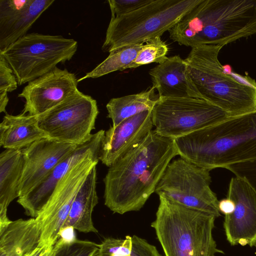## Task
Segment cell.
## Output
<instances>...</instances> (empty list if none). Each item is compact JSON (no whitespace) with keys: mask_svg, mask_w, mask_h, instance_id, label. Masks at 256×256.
Wrapping results in <instances>:
<instances>
[{"mask_svg":"<svg viewBox=\"0 0 256 256\" xmlns=\"http://www.w3.org/2000/svg\"><path fill=\"white\" fill-rule=\"evenodd\" d=\"M150 88L136 94L112 98L106 105L108 118L114 127L124 120L146 110H152L159 96Z\"/></svg>","mask_w":256,"mask_h":256,"instance_id":"cell-23","label":"cell"},{"mask_svg":"<svg viewBox=\"0 0 256 256\" xmlns=\"http://www.w3.org/2000/svg\"><path fill=\"white\" fill-rule=\"evenodd\" d=\"M218 206L220 212L226 216L234 212L235 204L232 200L226 198L218 202Z\"/></svg>","mask_w":256,"mask_h":256,"instance_id":"cell-32","label":"cell"},{"mask_svg":"<svg viewBox=\"0 0 256 256\" xmlns=\"http://www.w3.org/2000/svg\"><path fill=\"white\" fill-rule=\"evenodd\" d=\"M174 140L180 158L210 170L256 161V110Z\"/></svg>","mask_w":256,"mask_h":256,"instance_id":"cell-2","label":"cell"},{"mask_svg":"<svg viewBox=\"0 0 256 256\" xmlns=\"http://www.w3.org/2000/svg\"><path fill=\"white\" fill-rule=\"evenodd\" d=\"M105 130L92 134L84 142L77 146L66 158L58 163L48 176L33 190L18 198L26 214L36 218L46 204L59 181L70 170L87 156L100 153Z\"/></svg>","mask_w":256,"mask_h":256,"instance_id":"cell-15","label":"cell"},{"mask_svg":"<svg viewBox=\"0 0 256 256\" xmlns=\"http://www.w3.org/2000/svg\"><path fill=\"white\" fill-rule=\"evenodd\" d=\"M177 155L174 140L152 130L109 167L104 178L105 206L120 214L140 210Z\"/></svg>","mask_w":256,"mask_h":256,"instance_id":"cell-1","label":"cell"},{"mask_svg":"<svg viewBox=\"0 0 256 256\" xmlns=\"http://www.w3.org/2000/svg\"><path fill=\"white\" fill-rule=\"evenodd\" d=\"M144 44L129 45L115 49L92 71L78 79V82L89 78H97L117 70L127 69L136 58Z\"/></svg>","mask_w":256,"mask_h":256,"instance_id":"cell-24","label":"cell"},{"mask_svg":"<svg viewBox=\"0 0 256 256\" xmlns=\"http://www.w3.org/2000/svg\"><path fill=\"white\" fill-rule=\"evenodd\" d=\"M226 198L234 201V212L224 216V227L232 246L256 247V190L244 177L230 182Z\"/></svg>","mask_w":256,"mask_h":256,"instance_id":"cell-12","label":"cell"},{"mask_svg":"<svg viewBox=\"0 0 256 256\" xmlns=\"http://www.w3.org/2000/svg\"><path fill=\"white\" fill-rule=\"evenodd\" d=\"M18 85L12 70L4 58L0 54V92H12Z\"/></svg>","mask_w":256,"mask_h":256,"instance_id":"cell-29","label":"cell"},{"mask_svg":"<svg viewBox=\"0 0 256 256\" xmlns=\"http://www.w3.org/2000/svg\"><path fill=\"white\" fill-rule=\"evenodd\" d=\"M201 0H152L130 13L111 18L102 50L144 44L169 31Z\"/></svg>","mask_w":256,"mask_h":256,"instance_id":"cell-6","label":"cell"},{"mask_svg":"<svg viewBox=\"0 0 256 256\" xmlns=\"http://www.w3.org/2000/svg\"><path fill=\"white\" fill-rule=\"evenodd\" d=\"M77 146L44 138L22 149L24 166L18 187V198L36 188Z\"/></svg>","mask_w":256,"mask_h":256,"instance_id":"cell-14","label":"cell"},{"mask_svg":"<svg viewBox=\"0 0 256 256\" xmlns=\"http://www.w3.org/2000/svg\"><path fill=\"white\" fill-rule=\"evenodd\" d=\"M159 196L156 219L152 222L166 256H215L224 252L212 236L216 218Z\"/></svg>","mask_w":256,"mask_h":256,"instance_id":"cell-5","label":"cell"},{"mask_svg":"<svg viewBox=\"0 0 256 256\" xmlns=\"http://www.w3.org/2000/svg\"><path fill=\"white\" fill-rule=\"evenodd\" d=\"M54 246H38L33 256H54Z\"/></svg>","mask_w":256,"mask_h":256,"instance_id":"cell-33","label":"cell"},{"mask_svg":"<svg viewBox=\"0 0 256 256\" xmlns=\"http://www.w3.org/2000/svg\"><path fill=\"white\" fill-rule=\"evenodd\" d=\"M152 87L158 92L159 98L200 96L187 72L184 59L176 55L168 57L148 72Z\"/></svg>","mask_w":256,"mask_h":256,"instance_id":"cell-18","label":"cell"},{"mask_svg":"<svg viewBox=\"0 0 256 256\" xmlns=\"http://www.w3.org/2000/svg\"><path fill=\"white\" fill-rule=\"evenodd\" d=\"M154 127L152 110L130 117L105 131L99 160L110 167L144 139Z\"/></svg>","mask_w":256,"mask_h":256,"instance_id":"cell-16","label":"cell"},{"mask_svg":"<svg viewBox=\"0 0 256 256\" xmlns=\"http://www.w3.org/2000/svg\"><path fill=\"white\" fill-rule=\"evenodd\" d=\"M152 114L156 132L173 140L217 124L229 117L217 106L193 97L159 98Z\"/></svg>","mask_w":256,"mask_h":256,"instance_id":"cell-8","label":"cell"},{"mask_svg":"<svg viewBox=\"0 0 256 256\" xmlns=\"http://www.w3.org/2000/svg\"><path fill=\"white\" fill-rule=\"evenodd\" d=\"M40 235L35 218L10 220L0 227V256L12 252L33 253L39 246Z\"/></svg>","mask_w":256,"mask_h":256,"instance_id":"cell-20","label":"cell"},{"mask_svg":"<svg viewBox=\"0 0 256 256\" xmlns=\"http://www.w3.org/2000/svg\"><path fill=\"white\" fill-rule=\"evenodd\" d=\"M54 256H98V244L76 238L60 237L54 245Z\"/></svg>","mask_w":256,"mask_h":256,"instance_id":"cell-26","label":"cell"},{"mask_svg":"<svg viewBox=\"0 0 256 256\" xmlns=\"http://www.w3.org/2000/svg\"><path fill=\"white\" fill-rule=\"evenodd\" d=\"M227 170L235 176L245 178L256 190V161L236 164Z\"/></svg>","mask_w":256,"mask_h":256,"instance_id":"cell-30","label":"cell"},{"mask_svg":"<svg viewBox=\"0 0 256 256\" xmlns=\"http://www.w3.org/2000/svg\"><path fill=\"white\" fill-rule=\"evenodd\" d=\"M98 200L95 166L76 195L62 228L72 227L82 232H98L92 222V214Z\"/></svg>","mask_w":256,"mask_h":256,"instance_id":"cell-22","label":"cell"},{"mask_svg":"<svg viewBox=\"0 0 256 256\" xmlns=\"http://www.w3.org/2000/svg\"><path fill=\"white\" fill-rule=\"evenodd\" d=\"M210 171L180 157L168 164L154 192L218 218L219 201L210 187Z\"/></svg>","mask_w":256,"mask_h":256,"instance_id":"cell-9","label":"cell"},{"mask_svg":"<svg viewBox=\"0 0 256 256\" xmlns=\"http://www.w3.org/2000/svg\"><path fill=\"white\" fill-rule=\"evenodd\" d=\"M100 153L83 159L72 167L59 181L36 220L40 229L38 246H52L69 214L73 201L86 176L98 160Z\"/></svg>","mask_w":256,"mask_h":256,"instance_id":"cell-11","label":"cell"},{"mask_svg":"<svg viewBox=\"0 0 256 256\" xmlns=\"http://www.w3.org/2000/svg\"><path fill=\"white\" fill-rule=\"evenodd\" d=\"M168 32L180 45L224 46L256 34V0H201Z\"/></svg>","mask_w":256,"mask_h":256,"instance_id":"cell-3","label":"cell"},{"mask_svg":"<svg viewBox=\"0 0 256 256\" xmlns=\"http://www.w3.org/2000/svg\"><path fill=\"white\" fill-rule=\"evenodd\" d=\"M78 80L67 69L56 67L29 82L18 94L25 100L21 114L37 116L46 112L78 90Z\"/></svg>","mask_w":256,"mask_h":256,"instance_id":"cell-13","label":"cell"},{"mask_svg":"<svg viewBox=\"0 0 256 256\" xmlns=\"http://www.w3.org/2000/svg\"><path fill=\"white\" fill-rule=\"evenodd\" d=\"M132 238V249L130 256H162L156 247L146 240L134 235Z\"/></svg>","mask_w":256,"mask_h":256,"instance_id":"cell-31","label":"cell"},{"mask_svg":"<svg viewBox=\"0 0 256 256\" xmlns=\"http://www.w3.org/2000/svg\"><path fill=\"white\" fill-rule=\"evenodd\" d=\"M8 102V92H0V112H6V107Z\"/></svg>","mask_w":256,"mask_h":256,"instance_id":"cell-34","label":"cell"},{"mask_svg":"<svg viewBox=\"0 0 256 256\" xmlns=\"http://www.w3.org/2000/svg\"><path fill=\"white\" fill-rule=\"evenodd\" d=\"M98 114L96 100L78 90L56 106L37 116L38 124L48 138L78 145L92 135Z\"/></svg>","mask_w":256,"mask_h":256,"instance_id":"cell-10","label":"cell"},{"mask_svg":"<svg viewBox=\"0 0 256 256\" xmlns=\"http://www.w3.org/2000/svg\"><path fill=\"white\" fill-rule=\"evenodd\" d=\"M24 166L22 150L6 149L0 154V227L11 220L7 216L10 203L19 197Z\"/></svg>","mask_w":256,"mask_h":256,"instance_id":"cell-19","label":"cell"},{"mask_svg":"<svg viewBox=\"0 0 256 256\" xmlns=\"http://www.w3.org/2000/svg\"><path fill=\"white\" fill-rule=\"evenodd\" d=\"M77 48L78 42L74 39L34 32L27 34L0 51V54L21 86L50 72L58 64L70 60Z\"/></svg>","mask_w":256,"mask_h":256,"instance_id":"cell-7","label":"cell"},{"mask_svg":"<svg viewBox=\"0 0 256 256\" xmlns=\"http://www.w3.org/2000/svg\"><path fill=\"white\" fill-rule=\"evenodd\" d=\"M44 138L36 116L6 113L0 124V146L6 149L22 150Z\"/></svg>","mask_w":256,"mask_h":256,"instance_id":"cell-21","label":"cell"},{"mask_svg":"<svg viewBox=\"0 0 256 256\" xmlns=\"http://www.w3.org/2000/svg\"><path fill=\"white\" fill-rule=\"evenodd\" d=\"M222 45L192 48L184 59L187 72L202 99L217 106L229 116L256 110V84H249L226 72L218 60Z\"/></svg>","mask_w":256,"mask_h":256,"instance_id":"cell-4","label":"cell"},{"mask_svg":"<svg viewBox=\"0 0 256 256\" xmlns=\"http://www.w3.org/2000/svg\"><path fill=\"white\" fill-rule=\"evenodd\" d=\"M168 46L160 36L150 38L144 43L136 58L127 69L136 68L153 62L160 64L168 59Z\"/></svg>","mask_w":256,"mask_h":256,"instance_id":"cell-25","label":"cell"},{"mask_svg":"<svg viewBox=\"0 0 256 256\" xmlns=\"http://www.w3.org/2000/svg\"><path fill=\"white\" fill-rule=\"evenodd\" d=\"M54 0H0V51L26 35Z\"/></svg>","mask_w":256,"mask_h":256,"instance_id":"cell-17","label":"cell"},{"mask_svg":"<svg viewBox=\"0 0 256 256\" xmlns=\"http://www.w3.org/2000/svg\"><path fill=\"white\" fill-rule=\"evenodd\" d=\"M132 249V238L126 236L124 239L106 238L98 244V256L125 255L130 256Z\"/></svg>","mask_w":256,"mask_h":256,"instance_id":"cell-27","label":"cell"},{"mask_svg":"<svg viewBox=\"0 0 256 256\" xmlns=\"http://www.w3.org/2000/svg\"><path fill=\"white\" fill-rule=\"evenodd\" d=\"M152 0H108L112 17L132 12L150 2Z\"/></svg>","mask_w":256,"mask_h":256,"instance_id":"cell-28","label":"cell"}]
</instances>
